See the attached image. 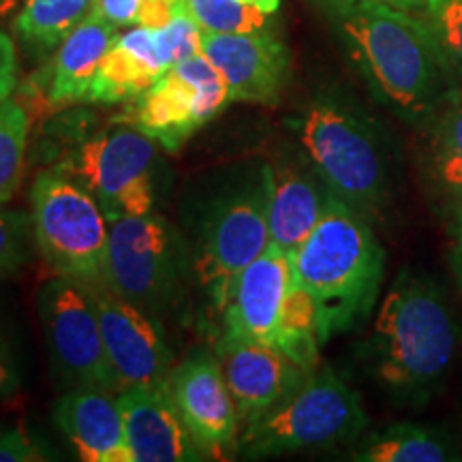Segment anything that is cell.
Returning <instances> with one entry per match:
<instances>
[{
  "mask_svg": "<svg viewBox=\"0 0 462 462\" xmlns=\"http://www.w3.org/2000/svg\"><path fill=\"white\" fill-rule=\"evenodd\" d=\"M337 24L373 95L404 123H435L452 99V67L426 20L385 3L346 0Z\"/></svg>",
  "mask_w": 462,
  "mask_h": 462,
  "instance_id": "cell-1",
  "label": "cell"
},
{
  "mask_svg": "<svg viewBox=\"0 0 462 462\" xmlns=\"http://www.w3.org/2000/svg\"><path fill=\"white\" fill-rule=\"evenodd\" d=\"M460 328L446 289L402 270L385 293L366 345L381 388L402 407H426L446 383Z\"/></svg>",
  "mask_w": 462,
  "mask_h": 462,
  "instance_id": "cell-2",
  "label": "cell"
},
{
  "mask_svg": "<svg viewBox=\"0 0 462 462\" xmlns=\"http://www.w3.org/2000/svg\"><path fill=\"white\" fill-rule=\"evenodd\" d=\"M291 263L293 282L304 287L317 306L321 346L357 330L373 315L383 282L385 251L371 221L345 201L332 195Z\"/></svg>",
  "mask_w": 462,
  "mask_h": 462,
  "instance_id": "cell-3",
  "label": "cell"
},
{
  "mask_svg": "<svg viewBox=\"0 0 462 462\" xmlns=\"http://www.w3.org/2000/svg\"><path fill=\"white\" fill-rule=\"evenodd\" d=\"M291 126L300 150L334 198L368 221L388 208L394 184L392 150L377 120L343 97L321 95Z\"/></svg>",
  "mask_w": 462,
  "mask_h": 462,
  "instance_id": "cell-4",
  "label": "cell"
},
{
  "mask_svg": "<svg viewBox=\"0 0 462 462\" xmlns=\"http://www.w3.org/2000/svg\"><path fill=\"white\" fill-rule=\"evenodd\" d=\"M366 424L360 394L330 366H317L287 401L240 430L236 454L259 460L334 448L360 437Z\"/></svg>",
  "mask_w": 462,
  "mask_h": 462,
  "instance_id": "cell-5",
  "label": "cell"
},
{
  "mask_svg": "<svg viewBox=\"0 0 462 462\" xmlns=\"http://www.w3.org/2000/svg\"><path fill=\"white\" fill-rule=\"evenodd\" d=\"M34 240L58 274L95 285L106 282L109 221L99 201L73 176L39 171L31 187Z\"/></svg>",
  "mask_w": 462,
  "mask_h": 462,
  "instance_id": "cell-6",
  "label": "cell"
},
{
  "mask_svg": "<svg viewBox=\"0 0 462 462\" xmlns=\"http://www.w3.org/2000/svg\"><path fill=\"white\" fill-rule=\"evenodd\" d=\"M268 246V189L262 167L223 193L201 223L190 270L218 315H223L242 270Z\"/></svg>",
  "mask_w": 462,
  "mask_h": 462,
  "instance_id": "cell-7",
  "label": "cell"
},
{
  "mask_svg": "<svg viewBox=\"0 0 462 462\" xmlns=\"http://www.w3.org/2000/svg\"><path fill=\"white\" fill-rule=\"evenodd\" d=\"M190 268L178 231L152 215L109 221L106 279L116 293L157 317L182 296Z\"/></svg>",
  "mask_w": 462,
  "mask_h": 462,
  "instance_id": "cell-8",
  "label": "cell"
},
{
  "mask_svg": "<svg viewBox=\"0 0 462 462\" xmlns=\"http://www.w3.org/2000/svg\"><path fill=\"white\" fill-rule=\"evenodd\" d=\"M159 143L131 125L86 137L56 167L95 195L107 221L152 215Z\"/></svg>",
  "mask_w": 462,
  "mask_h": 462,
  "instance_id": "cell-9",
  "label": "cell"
},
{
  "mask_svg": "<svg viewBox=\"0 0 462 462\" xmlns=\"http://www.w3.org/2000/svg\"><path fill=\"white\" fill-rule=\"evenodd\" d=\"M51 371L67 385L118 392L88 285L58 274L37 296Z\"/></svg>",
  "mask_w": 462,
  "mask_h": 462,
  "instance_id": "cell-10",
  "label": "cell"
},
{
  "mask_svg": "<svg viewBox=\"0 0 462 462\" xmlns=\"http://www.w3.org/2000/svg\"><path fill=\"white\" fill-rule=\"evenodd\" d=\"M227 103V82L201 51L161 75L118 120L146 133L167 152H178Z\"/></svg>",
  "mask_w": 462,
  "mask_h": 462,
  "instance_id": "cell-11",
  "label": "cell"
},
{
  "mask_svg": "<svg viewBox=\"0 0 462 462\" xmlns=\"http://www.w3.org/2000/svg\"><path fill=\"white\" fill-rule=\"evenodd\" d=\"M99 315L101 337L118 392L163 385L171 373V351L157 317L116 293L109 282L88 285Z\"/></svg>",
  "mask_w": 462,
  "mask_h": 462,
  "instance_id": "cell-12",
  "label": "cell"
},
{
  "mask_svg": "<svg viewBox=\"0 0 462 462\" xmlns=\"http://www.w3.org/2000/svg\"><path fill=\"white\" fill-rule=\"evenodd\" d=\"M167 390L208 458H229V454H236L240 435L238 411L217 354L206 349L190 351L182 364L171 368Z\"/></svg>",
  "mask_w": 462,
  "mask_h": 462,
  "instance_id": "cell-13",
  "label": "cell"
},
{
  "mask_svg": "<svg viewBox=\"0 0 462 462\" xmlns=\"http://www.w3.org/2000/svg\"><path fill=\"white\" fill-rule=\"evenodd\" d=\"M217 357L238 411L240 430L287 401L310 374L279 346L257 340L221 337Z\"/></svg>",
  "mask_w": 462,
  "mask_h": 462,
  "instance_id": "cell-14",
  "label": "cell"
},
{
  "mask_svg": "<svg viewBox=\"0 0 462 462\" xmlns=\"http://www.w3.org/2000/svg\"><path fill=\"white\" fill-rule=\"evenodd\" d=\"M201 51L227 82L229 101H279L289 78V51L268 28L253 32H204Z\"/></svg>",
  "mask_w": 462,
  "mask_h": 462,
  "instance_id": "cell-15",
  "label": "cell"
},
{
  "mask_svg": "<svg viewBox=\"0 0 462 462\" xmlns=\"http://www.w3.org/2000/svg\"><path fill=\"white\" fill-rule=\"evenodd\" d=\"M262 167L268 189L270 245L293 255L321 221L332 193L302 150H282Z\"/></svg>",
  "mask_w": 462,
  "mask_h": 462,
  "instance_id": "cell-16",
  "label": "cell"
},
{
  "mask_svg": "<svg viewBox=\"0 0 462 462\" xmlns=\"http://www.w3.org/2000/svg\"><path fill=\"white\" fill-rule=\"evenodd\" d=\"M118 404L133 462H198L208 458L184 424L167 383L123 390Z\"/></svg>",
  "mask_w": 462,
  "mask_h": 462,
  "instance_id": "cell-17",
  "label": "cell"
},
{
  "mask_svg": "<svg viewBox=\"0 0 462 462\" xmlns=\"http://www.w3.org/2000/svg\"><path fill=\"white\" fill-rule=\"evenodd\" d=\"M291 282V255L270 245L236 281L221 315V337L274 345L276 323Z\"/></svg>",
  "mask_w": 462,
  "mask_h": 462,
  "instance_id": "cell-18",
  "label": "cell"
},
{
  "mask_svg": "<svg viewBox=\"0 0 462 462\" xmlns=\"http://www.w3.org/2000/svg\"><path fill=\"white\" fill-rule=\"evenodd\" d=\"M54 420L86 462H133L123 411L114 392L75 388L58 398Z\"/></svg>",
  "mask_w": 462,
  "mask_h": 462,
  "instance_id": "cell-19",
  "label": "cell"
},
{
  "mask_svg": "<svg viewBox=\"0 0 462 462\" xmlns=\"http://www.w3.org/2000/svg\"><path fill=\"white\" fill-rule=\"evenodd\" d=\"M170 65L161 51L157 31L137 26L120 34L92 79L88 103L133 101L146 92Z\"/></svg>",
  "mask_w": 462,
  "mask_h": 462,
  "instance_id": "cell-20",
  "label": "cell"
},
{
  "mask_svg": "<svg viewBox=\"0 0 462 462\" xmlns=\"http://www.w3.org/2000/svg\"><path fill=\"white\" fill-rule=\"evenodd\" d=\"M118 34L116 26L97 14H90L69 32L58 45L50 65L48 99L54 106H69L88 99V92L99 71L103 58L112 48Z\"/></svg>",
  "mask_w": 462,
  "mask_h": 462,
  "instance_id": "cell-21",
  "label": "cell"
},
{
  "mask_svg": "<svg viewBox=\"0 0 462 462\" xmlns=\"http://www.w3.org/2000/svg\"><path fill=\"white\" fill-rule=\"evenodd\" d=\"M456 437L441 426L401 421L364 437L351 449L357 462H452L460 460Z\"/></svg>",
  "mask_w": 462,
  "mask_h": 462,
  "instance_id": "cell-22",
  "label": "cell"
},
{
  "mask_svg": "<svg viewBox=\"0 0 462 462\" xmlns=\"http://www.w3.org/2000/svg\"><path fill=\"white\" fill-rule=\"evenodd\" d=\"M97 0H0L15 37L32 54H50L95 7Z\"/></svg>",
  "mask_w": 462,
  "mask_h": 462,
  "instance_id": "cell-23",
  "label": "cell"
},
{
  "mask_svg": "<svg viewBox=\"0 0 462 462\" xmlns=\"http://www.w3.org/2000/svg\"><path fill=\"white\" fill-rule=\"evenodd\" d=\"M274 346L287 354L306 371L319 366V321L317 306L304 287L291 282L285 302H282L279 323H276Z\"/></svg>",
  "mask_w": 462,
  "mask_h": 462,
  "instance_id": "cell-24",
  "label": "cell"
},
{
  "mask_svg": "<svg viewBox=\"0 0 462 462\" xmlns=\"http://www.w3.org/2000/svg\"><path fill=\"white\" fill-rule=\"evenodd\" d=\"M430 167L439 187L462 199V97H452L435 120Z\"/></svg>",
  "mask_w": 462,
  "mask_h": 462,
  "instance_id": "cell-25",
  "label": "cell"
},
{
  "mask_svg": "<svg viewBox=\"0 0 462 462\" xmlns=\"http://www.w3.org/2000/svg\"><path fill=\"white\" fill-rule=\"evenodd\" d=\"M28 129V109L14 97L0 101V204L14 198L24 178Z\"/></svg>",
  "mask_w": 462,
  "mask_h": 462,
  "instance_id": "cell-26",
  "label": "cell"
},
{
  "mask_svg": "<svg viewBox=\"0 0 462 462\" xmlns=\"http://www.w3.org/2000/svg\"><path fill=\"white\" fill-rule=\"evenodd\" d=\"M204 32H253L265 28L268 15L238 0H182Z\"/></svg>",
  "mask_w": 462,
  "mask_h": 462,
  "instance_id": "cell-27",
  "label": "cell"
},
{
  "mask_svg": "<svg viewBox=\"0 0 462 462\" xmlns=\"http://www.w3.org/2000/svg\"><path fill=\"white\" fill-rule=\"evenodd\" d=\"M37 248L32 215L0 204V274L17 273Z\"/></svg>",
  "mask_w": 462,
  "mask_h": 462,
  "instance_id": "cell-28",
  "label": "cell"
},
{
  "mask_svg": "<svg viewBox=\"0 0 462 462\" xmlns=\"http://www.w3.org/2000/svg\"><path fill=\"white\" fill-rule=\"evenodd\" d=\"M424 15L452 71L462 75V0H426Z\"/></svg>",
  "mask_w": 462,
  "mask_h": 462,
  "instance_id": "cell-29",
  "label": "cell"
},
{
  "mask_svg": "<svg viewBox=\"0 0 462 462\" xmlns=\"http://www.w3.org/2000/svg\"><path fill=\"white\" fill-rule=\"evenodd\" d=\"M51 456L22 426H0V462H39Z\"/></svg>",
  "mask_w": 462,
  "mask_h": 462,
  "instance_id": "cell-30",
  "label": "cell"
},
{
  "mask_svg": "<svg viewBox=\"0 0 462 462\" xmlns=\"http://www.w3.org/2000/svg\"><path fill=\"white\" fill-rule=\"evenodd\" d=\"M22 388V362L11 334L0 319V401Z\"/></svg>",
  "mask_w": 462,
  "mask_h": 462,
  "instance_id": "cell-31",
  "label": "cell"
},
{
  "mask_svg": "<svg viewBox=\"0 0 462 462\" xmlns=\"http://www.w3.org/2000/svg\"><path fill=\"white\" fill-rule=\"evenodd\" d=\"M146 3L148 0H97L92 14L103 17V20L114 24L116 28L135 26L137 15H140Z\"/></svg>",
  "mask_w": 462,
  "mask_h": 462,
  "instance_id": "cell-32",
  "label": "cell"
},
{
  "mask_svg": "<svg viewBox=\"0 0 462 462\" xmlns=\"http://www.w3.org/2000/svg\"><path fill=\"white\" fill-rule=\"evenodd\" d=\"M17 82V56L14 39L0 26V101L11 97Z\"/></svg>",
  "mask_w": 462,
  "mask_h": 462,
  "instance_id": "cell-33",
  "label": "cell"
},
{
  "mask_svg": "<svg viewBox=\"0 0 462 462\" xmlns=\"http://www.w3.org/2000/svg\"><path fill=\"white\" fill-rule=\"evenodd\" d=\"M452 268L456 282L462 291V199L458 201V212H456V229H454V248H452Z\"/></svg>",
  "mask_w": 462,
  "mask_h": 462,
  "instance_id": "cell-34",
  "label": "cell"
},
{
  "mask_svg": "<svg viewBox=\"0 0 462 462\" xmlns=\"http://www.w3.org/2000/svg\"><path fill=\"white\" fill-rule=\"evenodd\" d=\"M242 5H248V7H255L259 11H263L265 15H273L276 9H279L281 0H238Z\"/></svg>",
  "mask_w": 462,
  "mask_h": 462,
  "instance_id": "cell-35",
  "label": "cell"
},
{
  "mask_svg": "<svg viewBox=\"0 0 462 462\" xmlns=\"http://www.w3.org/2000/svg\"><path fill=\"white\" fill-rule=\"evenodd\" d=\"M373 3H385V5H392V7L415 11V9H424L426 0H373Z\"/></svg>",
  "mask_w": 462,
  "mask_h": 462,
  "instance_id": "cell-36",
  "label": "cell"
}]
</instances>
